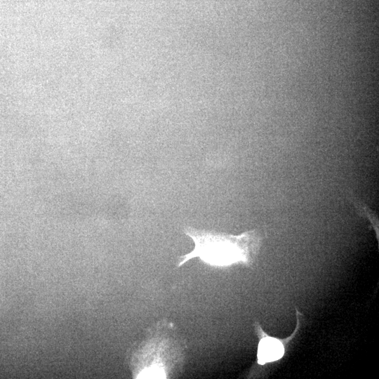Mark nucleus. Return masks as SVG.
I'll list each match as a JSON object with an SVG mask.
<instances>
[{"mask_svg": "<svg viewBox=\"0 0 379 379\" xmlns=\"http://www.w3.org/2000/svg\"><path fill=\"white\" fill-rule=\"evenodd\" d=\"M184 232L193 240L194 248L180 256L182 260L178 267L196 257L215 267H227L237 263L249 265L254 262L262 241L256 230L232 235L188 227Z\"/></svg>", "mask_w": 379, "mask_h": 379, "instance_id": "1", "label": "nucleus"}, {"mask_svg": "<svg viewBox=\"0 0 379 379\" xmlns=\"http://www.w3.org/2000/svg\"><path fill=\"white\" fill-rule=\"evenodd\" d=\"M140 348L136 378H170L182 364L183 353L180 345L163 334L149 338Z\"/></svg>", "mask_w": 379, "mask_h": 379, "instance_id": "2", "label": "nucleus"}, {"mask_svg": "<svg viewBox=\"0 0 379 379\" xmlns=\"http://www.w3.org/2000/svg\"><path fill=\"white\" fill-rule=\"evenodd\" d=\"M255 327L260 336L257 352L258 363L264 365L280 359L285 352L284 340L268 335L258 324Z\"/></svg>", "mask_w": 379, "mask_h": 379, "instance_id": "3", "label": "nucleus"}]
</instances>
